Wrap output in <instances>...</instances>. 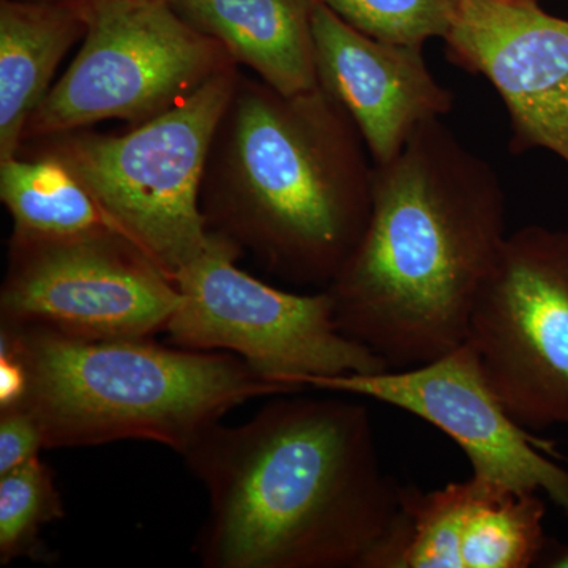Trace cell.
<instances>
[{"label": "cell", "mask_w": 568, "mask_h": 568, "mask_svg": "<svg viewBox=\"0 0 568 568\" xmlns=\"http://www.w3.org/2000/svg\"><path fill=\"white\" fill-rule=\"evenodd\" d=\"M298 386L406 410L455 440L474 477L538 493L568 515V469L556 459L555 444L511 417L469 342L413 368L305 377Z\"/></svg>", "instance_id": "obj_10"}, {"label": "cell", "mask_w": 568, "mask_h": 568, "mask_svg": "<svg viewBox=\"0 0 568 568\" xmlns=\"http://www.w3.org/2000/svg\"><path fill=\"white\" fill-rule=\"evenodd\" d=\"M507 235L491 163L443 119L422 123L390 162L375 164L365 233L325 287L339 331L388 369L457 349Z\"/></svg>", "instance_id": "obj_2"}, {"label": "cell", "mask_w": 568, "mask_h": 568, "mask_svg": "<svg viewBox=\"0 0 568 568\" xmlns=\"http://www.w3.org/2000/svg\"><path fill=\"white\" fill-rule=\"evenodd\" d=\"M44 450L43 432L26 407L0 409V476L17 469Z\"/></svg>", "instance_id": "obj_19"}, {"label": "cell", "mask_w": 568, "mask_h": 568, "mask_svg": "<svg viewBox=\"0 0 568 568\" xmlns=\"http://www.w3.org/2000/svg\"><path fill=\"white\" fill-rule=\"evenodd\" d=\"M85 32V0H0V162L20 152L29 119Z\"/></svg>", "instance_id": "obj_15"}, {"label": "cell", "mask_w": 568, "mask_h": 568, "mask_svg": "<svg viewBox=\"0 0 568 568\" xmlns=\"http://www.w3.org/2000/svg\"><path fill=\"white\" fill-rule=\"evenodd\" d=\"M316 0H168L196 31L226 48L275 91H313L317 81Z\"/></svg>", "instance_id": "obj_14"}, {"label": "cell", "mask_w": 568, "mask_h": 568, "mask_svg": "<svg viewBox=\"0 0 568 568\" xmlns=\"http://www.w3.org/2000/svg\"><path fill=\"white\" fill-rule=\"evenodd\" d=\"M373 185L364 138L331 93L286 95L239 73L201 186L209 231L268 274L325 290L365 233Z\"/></svg>", "instance_id": "obj_3"}, {"label": "cell", "mask_w": 568, "mask_h": 568, "mask_svg": "<svg viewBox=\"0 0 568 568\" xmlns=\"http://www.w3.org/2000/svg\"><path fill=\"white\" fill-rule=\"evenodd\" d=\"M179 305L174 280L119 231L9 239L0 325L78 339L152 338Z\"/></svg>", "instance_id": "obj_9"}, {"label": "cell", "mask_w": 568, "mask_h": 568, "mask_svg": "<svg viewBox=\"0 0 568 568\" xmlns=\"http://www.w3.org/2000/svg\"><path fill=\"white\" fill-rule=\"evenodd\" d=\"M443 40L503 99L511 151L541 149L568 166V20L538 0H458Z\"/></svg>", "instance_id": "obj_11"}, {"label": "cell", "mask_w": 568, "mask_h": 568, "mask_svg": "<svg viewBox=\"0 0 568 568\" xmlns=\"http://www.w3.org/2000/svg\"><path fill=\"white\" fill-rule=\"evenodd\" d=\"M544 499L474 476L399 487L394 523L361 568H528L547 545Z\"/></svg>", "instance_id": "obj_12"}, {"label": "cell", "mask_w": 568, "mask_h": 568, "mask_svg": "<svg viewBox=\"0 0 568 568\" xmlns=\"http://www.w3.org/2000/svg\"><path fill=\"white\" fill-rule=\"evenodd\" d=\"M467 342L519 425L568 426V227L508 233L477 295Z\"/></svg>", "instance_id": "obj_8"}, {"label": "cell", "mask_w": 568, "mask_h": 568, "mask_svg": "<svg viewBox=\"0 0 568 568\" xmlns=\"http://www.w3.org/2000/svg\"><path fill=\"white\" fill-rule=\"evenodd\" d=\"M239 67L216 74L159 118L121 134L70 130L22 142L18 155L62 164L91 193L114 230L171 278L207 245L201 186L216 126Z\"/></svg>", "instance_id": "obj_5"}, {"label": "cell", "mask_w": 568, "mask_h": 568, "mask_svg": "<svg viewBox=\"0 0 568 568\" xmlns=\"http://www.w3.org/2000/svg\"><path fill=\"white\" fill-rule=\"evenodd\" d=\"M357 31L394 43L444 39L458 0H321Z\"/></svg>", "instance_id": "obj_18"}, {"label": "cell", "mask_w": 568, "mask_h": 568, "mask_svg": "<svg viewBox=\"0 0 568 568\" xmlns=\"http://www.w3.org/2000/svg\"><path fill=\"white\" fill-rule=\"evenodd\" d=\"M0 349L20 361V405L39 422L44 450L151 440L185 454L234 407L304 388L272 383L222 351L152 338L78 339L0 325Z\"/></svg>", "instance_id": "obj_4"}, {"label": "cell", "mask_w": 568, "mask_h": 568, "mask_svg": "<svg viewBox=\"0 0 568 568\" xmlns=\"http://www.w3.org/2000/svg\"><path fill=\"white\" fill-rule=\"evenodd\" d=\"M85 7L81 50L33 111L22 142L106 121L142 125L239 67L168 0H85Z\"/></svg>", "instance_id": "obj_6"}, {"label": "cell", "mask_w": 568, "mask_h": 568, "mask_svg": "<svg viewBox=\"0 0 568 568\" xmlns=\"http://www.w3.org/2000/svg\"><path fill=\"white\" fill-rule=\"evenodd\" d=\"M540 566L549 568H568V545H560V547L552 549L547 558L540 559Z\"/></svg>", "instance_id": "obj_20"}, {"label": "cell", "mask_w": 568, "mask_h": 568, "mask_svg": "<svg viewBox=\"0 0 568 568\" xmlns=\"http://www.w3.org/2000/svg\"><path fill=\"white\" fill-rule=\"evenodd\" d=\"M313 33L317 81L353 119L376 166L390 162L422 123L454 108V93L429 70L422 44L366 36L321 0Z\"/></svg>", "instance_id": "obj_13"}, {"label": "cell", "mask_w": 568, "mask_h": 568, "mask_svg": "<svg viewBox=\"0 0 568 568\" xmlns=\"http://www.w3.org/2000/svg\"><path fill=\"white\" fill-rule=\"evenodd\" d=\"M0 200L13 220L10 239L17 241L114 230L91 193L47 156L17 155L0 162Z\"/></svg>", "instance_id": "obj_16"}, {"label": "cell", "mask_w": 568, "mask_h": 568, "mask_svg": "<svg viewBox=\"0 0 568 568\" xmlns=\"http://www.w3.org/2000/svg\"><path fill=\"white\" fill-rule=\"evenodd\" d=\"M63 517L54 473L40 457L0 476V566L44 559L41 529Z\"/></svg>", "instance_id": "obj_17"}, {"label": "cell", "mask_w": 568, "mask_h": 568, "mask_svg": "<svg viewBox=\"0 0 568 568\" xmlns=\"http://www.w3.org/2000/svg\"><path fill=\"white\" fill-rule=\"evenodd\" d=\"M298 392L219 422L182 455L209 497L193 545L204 567L361 568L394 523L399 487L368 409Z\"/></svg>", "instance_id": "obj_1"}, {"label": "cell", "mask_w": 568, "mask_h": 568, "mask_svg": "<svg viewBox=\"0 0 568 568\" xmlns=\"http://www.w3.org/2000/svg\"><path fill=\"white\" fill-rule=\"evenodd\" d=\"M242 254L211 231L203 252L174 275L181 305L164 331L171 345L237 355L264 379L295 387L305 377L388 369L339 331L327 290H276L237 267Z\"/></svg>", "instance_id": "obj_7"}]
</instances>
